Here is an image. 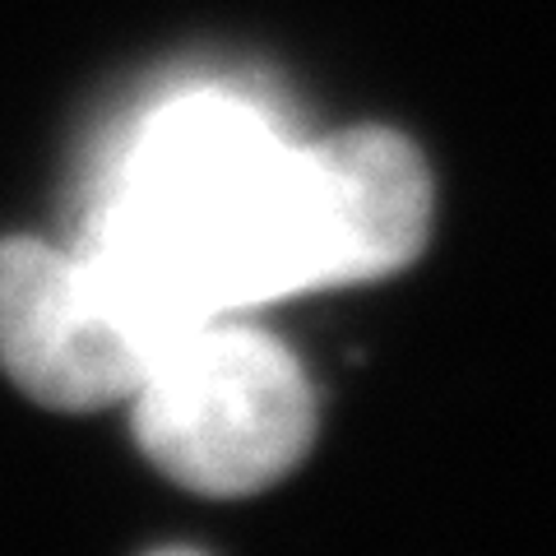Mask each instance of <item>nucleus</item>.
Returning a JSON list of instances; mask_svg holds the SVG:
<instances>
[{
  "label": "nucleus",
  "mask_w": 556,
  "mask_h": 556,
  "mask_svg": "<svg viewBox=\"0 0 556 556\" xmlns=\"http://www.w3.org/2000/svg\"><path fill=\"white\" fill-rule=\"evenodd\" d=\"M186 329L89 247L0 241V367L61 413L135 399Z\"/></svg>",
  "instance_id": "obj_2"
},
{
  "label": "nucleus",
  "mask_w": 556,
  "mask_h": 556,
  "mask_svg": "<svg viewBox=\"0 0 556 556\" xmlns=\"http://www.w3.org/2000/svg\"><path fill=\"white\" fill-rule=\"evenodd\" d=\"M431 228V177L390 130H348L298 149L302 283L339 288L404 269Z\"/></svg>",
  "instance_id": "obj_3"
},
{
  "label": "nucleus",
  "mask_w": 556,
  "mask_h": 556,
  "mask_svg": "<svg viewBox=\"0 0 556 556\" xmlns=\"http://www.w3.org/2000/svg\"><path fill=\"white\" fill-rule=\"evenodd\" d=\"M130 404L149 464L204 496L278 482L316 437V394L298 357L223 316L186 329Z\"/></svg>",
  "instance_id": "obj_1"
}]
</instances>
